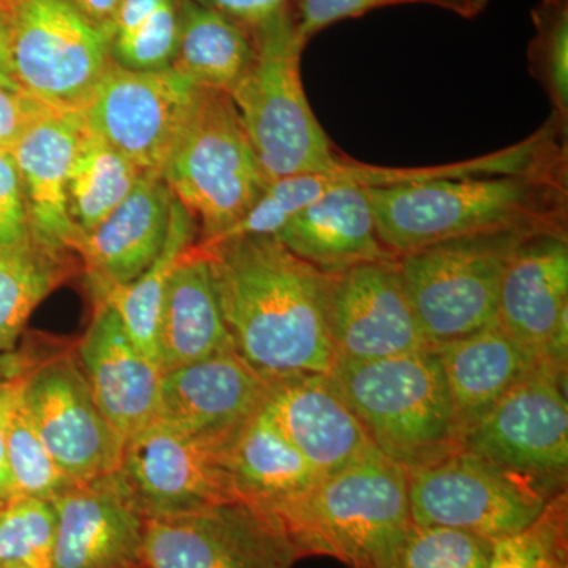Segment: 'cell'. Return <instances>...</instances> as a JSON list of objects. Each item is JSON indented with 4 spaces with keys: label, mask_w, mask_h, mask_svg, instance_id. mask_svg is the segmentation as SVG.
I'll use <instances>...</instances> for the list:
<instances>
[{
    "label": "cell",
    "mask_w": 568,
    "mask_h": 568,
    "mask_svg": "<svg viewBox=\"0 0 568 568\" xmlns=\"http://www.w3.org/2000/svg\"><path fill=\"white\" fill-rule=\"evenodd\" d=\"M235 353L267 379L320 373L335 362L328 298L332 275L271 235H241L200 245Z\"/></svg>",
    "instance_id": "6da1fadb"
},
{
    "label": "cell",
    "mask_w": 568,
    "mask_h": 568,
    "mask_svg": "<svg viewBox=\"0 0 568 568\" xmlns=\"http://www.w3.org/2000/svg\"><path fill=\"white\" fill-rule=\"evenodd\" d=\"M231 443L153 418L126 440L118 473L145 518L182 517L237 499L224 462Z\"/></svg>",
    "instance_id": "5bb4252c"
},
{
    "label": "cell",
    "mask_w": 568,
    "mask_h": 568,
    "mask_svg": "<svg viewBox=\"0 0 568 568\" xmlns=\"http://www.w3.org/2000/svg\"><path fill=\"white\" fill-rule=\"evenodd\" d=\"M156 349L162 373L235 351L211 263L197 242L179 257L168 280Z\"/></svg>",
    "instance_id": "cb8c5ba5"
},
{
    "label": "cell",
    "mask_w": 568,
    "mask_h": 568,
    "mask_svg": "<svg viewBox=\"0 0 568 568\" xmlns=\"http://www.w3.org/2000/svg\"><path fill=\"white\" fill-rule=\"evenodd\" d=\"M488 3L489 0H440V9L454 11L463 18H476Z\"/></svg>",
    "instance_id": "ee69618b"
},
{
    "label": "cell",
    "mask_w": 568,
    "mask_h": 568,
    "mask_svg": "<svg viewBox=\"0 0 568 568\" xmlns=\"http://www.w3.org/2000/svg\"><path fill=\"white\" fill-rule=\"evenodd\" d=\"M97 406L123 444L156 416L162 369L141 353L118 310L93 301L88 331L74 345Z\"/></svg>",
    "instance_id": "d6986e66"
},
{
    "label": "cell",
    "mask_w": 568,
    "mask_h": 568,
    "mask_svg": "<svg viewBox=\"0 0 568 568\" xmlns=\"http://www.w3.org/2000/svg\"><path fill=\"white\" fill-rule=\"evenodd\" d=\"M224 462L235 497L274 517L323 478L265 403L235 435Z\"/></svg>",
    "instance_id": "484cf974"
},
{
    "label": "cell",
    "mask_w": 568,
    "mask_h": 568,
    "mask_svg": "<svg viewBox=\"0 0 568 568\" xmlns=\"http://www.w3.org/2000/svg\"><path fill=\"white\" fill-rule=\"evenodd\" d=\"M254 58L230 93L268 182L324 173L343 159L306 100L301 58L306 43L291 7L254 26Z\"/></svg>",
    "instance_id": "5b68a950"
},
{
    "label": "cell",
    "mask_w": 568,
    "mask_h": 568,
    "mask_svg": "<svg viewBox=\"0 0 568 568\" xmlns=\"http://www.w3.org/2000/svg\"><path fill=\"white\" fill-rule=\"evenodd\" d=\"M2 503H3V500H2ZM2 503H0V507H2Z\"/></svg>",
    "instance_id": "7dc6e473"
},
{
    "label": "cell",
    "mask_w": 568,
    "mask_h": 568,
    "mask_svg": "<svg viewBox=\"0 0 568 568\" xmlns=\"http://www.w3.org/2000/svg\"><path fill=\"white\" fill-rule=\"evenodd\" d=\"M51 111L21 89L0 88V149H11L33 122Z\"/></svg>",
    "instance_id": "f35d334b"
},
{
    "label": "cell",
    "mask_w": 568,
    "mask_h": 568,
    "mask_svg": "<svg viewBox=\"0 0 568 568\" xmlns=\"http://www.w3.org/2000/svg\"><path fill=\"white\" fill-rule=\"evenodd\" d=\"M267 390V377L230 351L163 373L155 418L227 444L263 407Z\"/></svg>",
    "instance_id": "ac0fdd59"
},
{
    "label": "cell",
    "mask_w": 568,
    "mask_h": 568,
    "mask_svg": "<svg viewBox=\"0 0 568 568\" xmlns=\"http://www.w3.org/2000/svg\"><path fill=\"white\" fill-rule=\"evenodd\" d=\"M302 559L280 519L241 499L148 519L141 568H293Z\"/></svg>",
    "instance_id": "7c38bea8"
},
{
    "label": "cell",
    "mask_w": 568,
    "mask_h": 568,
    "mask_svg": "<svg viewBox=\"0 0 568 568\" xmlns=\"http://www.w3.org/2000/svg\"><path fill=\"white\" fill-rule=\"evenodd\" d=\"M162 178L197 223L200 245L222 237L260 200L268 179L226 92L200 89Z\"/></svg>",
    "instance_id": "8992f818"
},
{
    "label": "cell",
    "mask_w": 568,
    "mask_h": 568,
    "mask_svg": "<svg viewBox=\"0 0 568 568\" xmlns=\"http://www.w3.org/2000/svg\"><path fill=\"white\" fill-rule=\"evenodd\" d=\"M403 3H425L440 9V0H294L291 10L298 37L308 44L316 33L324 31L328 26L364 17L368 11L383 7Z\"/></svg>",
    "instance_id": "8d00e7d4"
},
{
    "label": "cell",
    "mask_w": 568,
    "mask_h": 568,
    "mask_svg": "<svg viewBox=\"0 0 568 568\" xmlns=\"http://www.w3.org/2000/svg\"><path fill=\"white\" fill-rule=\"evenodd\" d=\"M406 473L414 525L493 541L530 528L556 497L537 481L465 450Z\"/></svg>",
    "instance_id": "9c48e42d"
},
{
    "label": "cell",
    "mask_w": 568,
    "mask_h": 568,
    "mask_svg": "<svg viewBox=\"0 0 568 568\" xmlns=\"http://www.w3.org/2000/svg\"><path fill=\"white\" fill-rule=\"evenodd\" d=\"M141 175L129 159L84 126L67 178L71 223L81 234L91 231L133 192Z\"/></svg>",
    "instance_id": "f546056e"
},
{
    "label": "cell",
    "mask_w": 568,
    "mask_h": 568,
    "mask_svg": "<svg viewBox=\"0 0 568 568\" xmlns=\"http://www.w3.org/2000/svg\"><path fill=\"white\" fill-rule=\"evenodd\" d=\"M564 166L521 174L450 175L368 189L377 234L398 257L493 231L567 233Z\"/></svg>",
    "instance_id": "7a4b0ae2"
},
{
    "label": "cell",
    "mask_w": 568,
    "mask_h": 568,
    "mask_svg": "<svg viewBox=\"0 0 568 568\" xmlns=\"http://www.w3.org/2000/svg\"><path fill=\"white\" fill-rule=\"evenodd\" d=\"M541 231L465 235L396 257L407 297L429 346L496 324L507 265L526 239Z\"/></svg>",
    "instance_id": "52a82bcc"
},
{
    "label": "cell",
    "mask_w": 568,
    "mask_h": 568,
    "mask_svg": "<svg viewBox=\"0 0 568 568\" xmlns=\"http://www.w3.org/2000/svg\"><path fill=\"white\" fill-rule=\"evenodd\" d=\"M7 459L13 496L52 500L77 485L41 443L18 395V383L9 416Z\"/></svg>",
    "instance_id": "1f68e13d"
},
{
    "label": "cell",
    "mask_w": 568,
    "mask_h": 568,
    "mask_svg": "<svg viewBox=\"0 0 568 568\" xmlns=\"http://www.w3.org/2000/svg\"><path fill=\"white\" fill-rule=\"evenodd\" d=\"M496 324L540 365L567 372V233L523 242L500 283Z\"/></svg>",
    "instance_id": "9a60e30c"
},
{
    "label": "cell",
    "mask_w": 568,
    "mask_h": 568,
    "mask_svg": "<svg viewBox=\"0 0 568 568\" xmlns=\"http://www.w3.org/2000/svg\"><path fill=\"white\" fill-rule=\"evenodd\" d=\"M9 365L37 435L74 484L119 469L125 444L97 406L74 346L47 355L10 351Z\"/></svg>",
    "instance_id": "ba28073f"
},
{
    "label": "cell",
    "mask_w": 568,
    "mask_h": 568,
    "mask_svg": "<svg viewBox=\"0 0 568 568\" xmlns=\"http://www.w3.org/2000/svg\"><path fill=\"white\" fill-rule=\"evenodd\" d=\"M82 130L80 112L51 110L11 149L20 170L32 237L69 252L81 235L67 212L65 189Z\"/></svg>",
    "instance_id": "603a6c76"
},
{
    "label": "cell",
    "mask_w": 568,
    "mask_h": 568,
    "mask_svg": "<svg viewBox=\"0 0 568 568\" xmlns=\"http://www.w3.org/2000/svg\"><path fill=\"white\" fill-rule=\"evenodd\" d=\"M69 250L36 239L0 250V354L17 346L29 317L73 274Z\"/></svg>",
    "instance_id": "f1b7e54d"
},
{
    "label": "cell",
    "mask_w": 568,
    "mask_h": 568,
    "mask_svg": "<svg viewBox=\"0 0 568 568\" xmlns=\"http://www.w3.org/2000/svg\"><path fill=\"white\" fill-rule=\"evenodd\" d=\"M253 58L252 29L193 0H181V28L171 63L179 77L230 95Z\"/></svg>",
    "instance_id": "4316f807"
},
{
    "label": "cell",
    "mask_w": 568,
    "mask_h": 568,
    "mask_svg": "<svg viewBox=\"0 0 568 568\" xmlns=\"http://www.w3.org/2000/svg\"><path fill=\"white\" fill-rule=\"evenodd\" d=\"M547 568H568V551L560 552V555L556 556V558L548 564Z\"/></svg>",
    "instance_id": "f6af8a7d"
},
{
    "label": "cell",
    "mask_w": 568,
    "mask_h": 568,
    "mask_svg": "<svg viewBox=\"0 0 568 568\" xmlns=\"http://www.w3.org/2000/svg\"><path fill=\"white\" fill-rule=\"evenodd\" d=\"M111 37L63 0H21L11 22V62L21 91L51 110L78 112L110 65Z\"/></svg>",
    "instance_id": "30bf717a"
},
{
    "label": "cell",
    "mask_w": 568,
    "mask_h": 568,
    "mask_svg": "<svg viewBox=\"0 0 568 568\" xmlns=\"http://www.w3.org/2000/svg\"><path fill=\"white\" fill-rule=\"evenodd\" d=\"M432 349L446 375L459 444L515 384L541 366L497 324Z\"/></svg>",
    "instance_id": "d4e9b609"
},
{
    "label": "cell",
    "mask_w": 568,
    "mask_h": 568,
    "mask_svg": "<svg viewBox=\"0 0 568 568\" xmlns=\"http://www.w3.org/2000/svg\"><path fill=\"white\" fill-rule=\"evenodd\" d=\"M568 551L567 491L556 496L530 528L495 541L488 568H547Z\"/></svg>",
    "instance_id": "e575fe53"
},
{
    "label": "cell",
    "mask_w": 568,
    "mask_h": 568,
    "mask_svg": "<svg viewBox=\"0 0 568 568\" xmlns=\"http://www.w3.org/2000/svg\"><path fill=\"white\" fill-rule=\"evenodd\" d=\"M2 2L10 3V6H17V3L21 2V0H2Z\"/></svg>",
    "instance_id": "bcb514c9"
},
{
    "label": "cell",
    "mask_w": 568,
    "mask_h": 568,
    "mask_svg": "<svg viewBox=\"0 0 568 568\" xmlns=\"http://www.w3.org/2000/svg\"><path fill=\"white\" fill-rule=\"evenodd\" d=\"M327 376L376 450L403 469L462 450L446 375L432 347L375 361L336 357Z\"/></svg>",
    "instance_id": "277c9868"
},
{
    "label": "cell",
    "mask_w": 568,
    "mask_h": 568,
    "mask_svg": "<svg viewBox=\"0 0 568 568\" xmlns=\"http://www.w3.org/2000/svg\"><path fill=\"white\" fill-rule=\"evenodd\" d=\"M536 33L529 44V65L567 129L568 118V0H540L532 10Z\"/></svg>",
    "instance_id": "d6a6232c"
},
{
    "label": "cell",
    "mask_w": 568,
    "mask_h": 568,
    "mask_svg": "<svg viewBox=\"0 0 568 568\" xmlns=\"http://www.w3.org/2000/svg\"><path fill=\"white\" fill-rule=\"evenodd\" d=\"M52 503L51 568H141L148 518L118 470L73 485Z\"/></svg>",
    "instance_id": "e0dca14e"
},
{
    "label": "cell",
    "mask_w": 568,
    "mask_h": 568,
    "mask_svg": "<svg viewBox=\"0 0 568 568\" xmlns=\"http://www.w3.org/2000/svg\"><path fill=\"white\" fill-rule=\"evenodd\" d=\"M295 548L349 568H394L413 525L407 473L373 448L276 511Z\"/></svg>",
    "instance_id": "3957f363"
},
{
    "label": "cell",
    "mask_w": 568,
    "mask_h": 568,
    "mask_svg": "<svg viewBox=\"0 0 568 568\" xmlns=\"http://www.w3.org/2000/svg\"><path fill=\"white\" fill-rule=\"evenodd\" d=\"M567 372L541 365L515 384L462 443V450L537 481L567 489Z\"/></svg>",
    "instance_id": "8fae6325"
},
{
    "label": "cell",
    "mask_w": 568,
    "mask_h": 568,
    "mask_svg": "<svg viewBox=\"0 0 568 568\" xmlns=\"http://www.w3.org/2000/svg\"><path fill=\"white\" fill-rule=\"evenodd\" d=\"M193 2L220 11L231 20L253 29L254 26L268 20L278 11L293 7L294 0H193Z\"/></svg>",
    "instance_id": "ab89813d"
},
{
    "label": "cell",
    "mask_w": 568,
    "mask_h": 568,
    "mask_svg": "<svg viewBox=\"0 0 568 568\" xmlns=\"http://www.w3.org/2000/svg\"><path fill=\"white\" fill-rule=\"evenodd\" d=\"M58 514L40 497L11 496L0 507V568H51Z\"/></svg>",
    "instance_id": "4dcf8cb0"
},
{
    "label": "cell",
    "mask_w": 568,
    "mask_h": 568,
    "mask_svg": "<svg viewBox=\"0 0 568 568\" xmlns=\"http://www.w3.org/2000/svg\"><path fill=\"white\" fill-rule=\"evenodd\" d=\"M63 2L69 3L82 20L106 33L112 40L115 13H118L121 0H63Z\"/></svg>",
    "instance_id": "b9f144b4"
},
{
    "label": "cell",
    "mask_w": 568,
    "mask_h": 568,
    "mask_svg": "<svg viewBox=\"0 0 568 568\" xmlns=\"http://www.w3.org/2000/svg\"><path fill=\"white\" fill-rule=\"evenodd\" d=\"M275 237L325 275L396 257L377 234L368 186L355 183L336 186L306 205Z\"/></svg>",
    "instance_id": "7402d4cb"
},
{
    "label": "cell",
    "mask_w": 568,
    "mask_h": 568,
    "mask_svg": "<svg viewBox=\"0 0 568 568\" xmlns=\"http://www.w3.org/2000/svg\"><path fill=\"white\" fill-rule=\"evenodd\" d=\"M17 394V377L0 373V503L13 496L9 459H7V432H9V416Z\"/></svg>",
    "instance_id": "60d3db41"
},
{
    "label": "cell",
    "mask_w": 568,
    "mask_h": 568,
    "mask_svg": "<svg viewBox=\"0 0 568 568\" xmlns=\"http://www.w3.org/2000/svg\"><path fill=\"white\" fill-rule=\"evenodd\" d=\"M265 406L323 478L375 448L327 375L298 373L268 379Z\"/></svg>",
    "instance_id": "44dd1931"
},
{
    "label": "cell",
    "mask_w": 568,
    "mask_h": 568,
    "mask_svg": "<svg viewBox=\"0 0 568 568\" xmlns=\"http://www.w3.org/2000/svg\"><path fill=\"white\" fill-rule=\"evenodd\" d=\"M173 197L162 175L142 174L106 219L80 235L73 252L91 294L125 286L151 267L166 244Z\"/></svg>",
    "instance_id": "ffe728a7"
},
{
    "label": "cell",
    "mask_w": 568,
    "mask_h": 568,
    "mask_svg": "<svg viewBox=\"0 0 568 568\" xmlns=\"http://www.w3.org/2000/svg\"><path fill=\"white\" fill-rule=\"evenodd\" d=\"M200 89L173 69L134 71L111 61L78 112L89 132L142 174L162 175Z\"/></svg>",
    "instance_id": "4fadbf2b"
},
{
    "label": "cell",
    "mask_w": 568,
    "mask_h": 568,
    "mask_svg": "<svg viewBox=\"0 0 568 568\" xmlns=\"http://www.w3.org/2000/svg\"><path fill=\"white\" fill-rule=\"evenodd\" d=\"M328 324L335 358L375 361L432 347L403 286L396 257L332 275Z\"/></svg>",
    "instance_id": "2e32d148"
},
{
    "label": "cell",
    "mask_w": 568,
    "mask_h": 568,
    "mask_svg": "<svg viewBox=\"0 0 568 568\" xmlns=\"http://www.w3.org/2000/svg\"><path fill=\"white\" fill-rule=\"evenodd\" d=\"M181 28V0H163L132 33L112 40V62L126 70L171 69Z\"/></svg>",
    "instance_id": "d590c367"
},
{
    "label": "cell",
    "mask_w": 568,
    "mask_h": 568,
    "mask_svg": "<svg viewBox=\"0 0 568 568\" xmlns=\"http://www.w3.org/2000/svg\"><path fill=\"white\" fill-rule=\"evenodd\" d=\"M197 239H200L197 223L173 197L166 244L151 267L125 286L110 287L102 293L92 294L93 301L108 302L118 310L134 345L156 365H159L156 338H159L160 310H162L164 290L179 257L190 246L196 244Z\"/></svg>",
    "instance_id": "83f0119b"
},
{
    "label": "cell",
    "mask_w": 568,
    "mask_h": 568,
    "mask_svg": "<svg viewBox=\"0 0 568 568\" xmlns=\"http://www.w3.org/2000/svg\"><path fill=\"white\" fill-rule=\"evenodd\" d=\"M495 541L443 526L410 525L394 568H488Z\"/></svg>",
    "instance_id": "836d02e7"
},
{
    "label": "cell",
    "mask_w": 568,
    "mask_h": 568,
    "mask_svg": "<svg viewBox=\"0 0 568 568\" xmlns=\"http://www.w3.org/2000/svg\"><path fill=\"white\" fill-rule=\"evenodd\" d=\"M28 204L13 152L0 149V250L31 241Z\"/></svg>",
    "instance_id": "74e56055"
},
{
    "label": "cell",
    "mask_w": 568,
    "mask_h": 568,
    "mask_svg": "<svg viewBox=\"0 0 568 568\" xmlns=\"http://www.w3.org/2000/svg\"><path fill=\"white\" fill-rule=\"evenodd\" d=\"M14 6L0 0V88L20 89L11 62V22Z\"/></svg>",
    "instance_id": "7bdbcfd3"
}]
</instances>
